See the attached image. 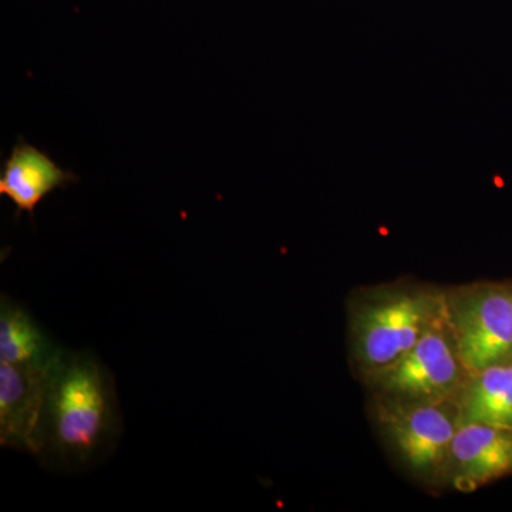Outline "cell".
Returning <instances> with one entry per match:
<instances>
[{
	"label": "cell",
	"mask_w": 512,
	"mask_h": 512,
	"mask_svg": "<svg viewBox=\"0 0 512 512\" xmlns=\"http://www.w3.org/2000/svg\"><path fill=\"white\" fill-rule=\"evenodd\" d=\"M74 183H79L76 174L63 170L42 150L19 138L3 161L0 195L13 202L18 220L22 212H28L33 220L37 205L47 195Z\"/></svg>",
	"instance_id": "cell-8"
},
{
	"label": "cell",
	"mask_w": 512,
	"mask_h": 512,
	"mask_svg": "<svg viewBox=\"0 0 512 512\" xmlns=\"http://www.w3.org/2000/svg\"><path fill=\"white\" fill-rule=\"evenodd\" d=\"M116 380L92 352L63 349L52 370L36 458L63 473L96 467L121 437Z\"/></svg>",
	"instance_id": "cell-1"
},
{
	"label": "cell",
	"mask_w": 512,
	"mask_h": 512,
	"mask_svg": "<svg viewBox=\"0 0 512 512\" xmlns=\"http://www.w3.org/2000/svg\"><path fill=\"white\" fill-rule=\"evenodd\" d=\"M512 473V429L460 424L451 443L447 477L460 491H473Z\"/></svg>",
	"instance_id": "cell-7"
},
{
	"label": "cell",
	"mask_w": 512,
	"mask_h": 512,
	"mask_svg": "<svg viewBox=\"0 0 512 512\" xmlns=\"http://www.w3.org/2000/svg\"><path fill=\"white\" fill-rule=\"evenodd\" d=\"M446 316L468 373L512 360V286L478 284L446 293Z\"/></svg>",
	"instance_id": "cell-4"
},
{
	"label": "cell",
	"mask_w": 512,
	"mask_h": 512,
	"mask_svg": "<svg viewBox=\"0 0 512 512\" xmlns=\"http://www.w3.org/2000/svg\"><path fill=\"white\" fill-rule=\"evenodd\" d=\"M52 367L0 363V444L3 448L36 456Z\"/></svg>",
	"instance_id": "cell-6"
},
{
	"label": "cell",
	"mask_w": 512,
	"mask_h": 512,
	"mask_svg": "<svg viewBox=\"0 0 512 512\" xmlns=\"http://www.w3.org/2000/svg\"><path fill=\"white\" fill-rule=\"evenodd\" d=\"M63 348L20 303L3 293L0 298V363L52 367Z\"/></svg>",
	"instance_id": "cell-10"
},
{
	"label": "cell",
	"mask_w": 512,
	"mask_h": 512,
	"mask_svg": "<svg viewBox=\"0 0 512 512\" xmlns=\"http://www.w3.org/2000/svg\"><path fill=\"white\" fill-rule=\"evenodd\" d=\"M384 436L410 473L421 480L447 477L451 443L458 427L457 402L419 404L380 400Z\"/></svg>",
	"instance_id": "cell-5"
},
{
	"label": "cell",
	"mask_w": 512,
	"mask_h": 512,
	"mask_svg": "<svg viewBox=\"0 0 512 512\" xmlns=\"http://www.w3.org/2000/svg\"><path fill=\"white\" fill-rule=\"evenodd\" d=\"M446 318V293L420 286L377 289L353 309V349L366 376L392 365Z\"/></svg>",
	"instance_id": "cell-2"
},
{
	"label": "cell",
	"mask_w": 512,
	"mask_h": 512,
	"mask_svg": "<svg viewBox=\"0 0 512 512\" xmlns=\"http://www.w3.org/2000/svg\"><path fill=\"white\" fill-rule=\"evenodd\" d=\"M467 375L446 316L400 359L367 377L384 399L437 404L457 400Z\"/></svg>",
	"instance_id": "cell-3"
},
{
	"label": "cell",
	"mask_w": 512,
	"mask_h": 512,
	"mask_svg": "<svg viewBox=\"0 0 512 512\" xmlns=\"http://www.w3.org/2000/svg\"><path fill=\"white\" fill-rule=\"evenodd\" d=\"M456 402L458 426L476 423L512 429V360L468 373Z\"/></svg>",
	"instance_id": "cell-9"
}]
</instances>
